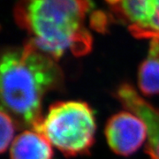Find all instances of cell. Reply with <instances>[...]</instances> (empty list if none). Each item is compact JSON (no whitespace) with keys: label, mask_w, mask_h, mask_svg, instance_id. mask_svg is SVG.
Masks as SVG:
<instances>
[{"label":"cell","mask_w":159,"mask_h":159,"mask_svg":"<svg viewBox=\"0 0 159 159\" xmlns=\"http://www.w3.org/2000/svg\"><path fill=\"white\" fill-rule=\"evenodd\" d=\"M1 124V139H0V151L4 153L11 144L12 138L15 133V124L11 116L4 109H1L0 113Z\"/></svg>","instance_id":"9c48e42d"},{"label":"cell","mask_w":159,"mask_h":159,"mask_svg":"<svg viewBox=\"0 0 159 159\" xmlns=\"http://www.w3.org/2000/svg\"><path fill=\"white\" fill-rule=\"evenodd\" d=\"M105 1H106V3H107L110 6L114 5V4L117 2V0H105Z\"/></svg>","instance_id":"30bf717a"},{"label":"cell","mask_w":159,"mask_h":159,"mask_svg":"<svg viewBox=\"0 0 159 159\" xmlns=\"http://www.w3.org/2000/svg\"><path fill=\"white\" fill-rule=\"evenodd\" d=\"M91 8L92 0H20L14 20L29 42L54 59L66 52L81 57L92 49L85 25Z\"/></svg>","instance_id":"7a4b0ae2"},{"label":"cell","mask_w":159,"mask_h":159,"mask_svg":"<svg viewBox=\"0 0 159 159\" xmlns=\"http://www.w3.org/2000/svg\"><path fill=\"white\" fill-rule=\"evenodd\" d=\"M110 10L134 37L159 40V0H117Z\"/></svg>","instance_id":"277c9868"},{"label":"cell","mask_w":159,"mask_h":159,"mask_svg":"<svg viewBox=\"0 0 159 159\" xmlns=\"http://www.w3.org/2000/svg\"><path fill=\"white\" fill-rule=\"evenodd\" d=\"M138 87L144 96L159 95V40H151L147 57L138 70Z\"/></svg>","instance_id":"ba28073f"},{"label":"cell","mask_w":159,"mask_h":159,"mask_svg":"<svg viewBox=\"0 0 159 159\" xmlns=\"http://www.w3.org/2000/svg\"><path fill=\"white\" fill-rule=\"evenodd\" d=\"M104 134L114 153L126 157L142 147L148 136V129L137 115L126 111L114 114L108 119Z\"/></svg>","instance_id":"5b68a950"},{"label":"cell","mask_w":159,"mask_h":159,"mask_svg":"<svg viewBox=\"0 0 159 159\" xmlns=\"http://www.w3.org/2000/svg\"><path fill=\"white\" fill-rule=\"evenodd\" d=\"M115 97L127 111L137 115L148 129L145 151L150 159H159V111L143 99L130 83H122Z\"/></svg>","instance_id":"8992f818"},{"label":"cell","mask_w":159,"mask_h":159,"mask_svg":"<svg viewBox=\"0 0 159 159\" xmlns=\"http://www.w3.org/2000/svg\"><path fill=\"white\" fill-rule=\"evenodd\" d=\"M51 143L35 131H24L11 142V159H52Z\"/></svg>","instance_id":"52a82bcc"},{"label":"cell","mask_w":159,"mask_h":159,"mask_svg":"<svg viewBox=\"0 0 159 159\" xmlns=\"http://www.w3.org/2000/svg\"><path fill=\"white\" fill-rule=\"evenodd\" d=\"M96 119L82 101L53 102L32 130L42 134L66 157L89 153L95 142Z\"/></svg>","instance_id":"3957f363"},{"label":"cell","mask_w":159,"mask_h":159,"mask_svg":"<svg viewBox=\"0 0 159 159\" xmlns=\"http://www.w3.org/2000/svg\"><path fill=\"white\" fill-rule=\"evenodd\" d=\"M0 70L1 109L33 128L43 117L44 96L63 85L57 60L28 41L22 47L3 51Z\"/></svg>","instance_id":"6da1fadb"}]
</instances>
